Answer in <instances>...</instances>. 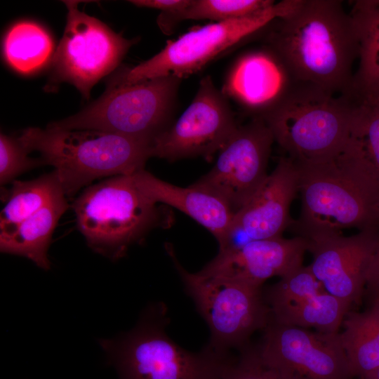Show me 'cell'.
I'll return each mask as SVG.
<instances>
[{"mask_svg":"<svg viewBox=\"0 0 379 379\" xmlns=\"http://www.w3.org/2000/svg\"><path fill=\"white\" fill-rule=\"evenodd\" d=\"M264 45L293 79L336 95H352L359 43L352 17L340 0H298L264 29Z\"/></svg>","mask_w":379,"mask_h":379,"instance_id":"cell-1","label":"cell"},{"mask_svg":"<svg viewBox=\"0 0 379 379\" xmlns=\"http://www.w3.org/2000/svg\"><path fill=\"white\" fill-rule=\"evenodd\" d=\"M295 163L301 197L293 222L298 236L312 240L350 228L379 230V181L346 146L327 161Z\"/></svg>","mask_w":379,"mask_h":379,"instance_id":"cell-2","label":"cell"},{"mask_svg":"<svg viewBox=\"0 0 379 379\" xmlns=\"http://www.w3.org/2000/svg\"><path fill=\"white\" fill-rule=\"evenodd\" d=\"M18 138L28 153L39 152L44 165L54 167L69 197L98 178L144 170L152 157L151 141L96 130L48 126L28 128Z\"/></svg>","mask_w":379,"mask_h":379,"instance_id":"cell-3","label":"cell"},{"mask_svg":"<svg viewBox=\"0 0 379 379\" xmlns=\"http://www.w3.org/2000/svg\"><path fill=\"white\" fill-rule=\"evenodd\" d=\"M357 98L295 81L280 104L262 119L274 141L295 162L327 161L345 146Z\"/></svg>","mask_w":379,"mask_h":379,"instance_id":"cell-4","label":"cell"},{"mask_svg":"<svg viewBox=\"0 0 379 379\" xmlns=\"http://www.w3.org/2000/svg\"><path fill=\"white\" fill-rule=\"evenodd\" d=\"M164 304L147 307L131 331L100 343L119 379H219L231 356L208 345L189 351L169 337Z\"/></svg>","mask_w":379,"mask_h":379,"instance_id":"cell-5","label":"cell"},{"mask_svg":"<svg viewBox=\"0 0 379 379\" xmlns=\"http://www.w3.org/2000/svg\"><path fill=\"white\" fill-rule=\"evenodd\" d=\"M158 204L138 189L132 175H120L88 187L72 207L88 246L117 260L151 230L167 226L168 217Z\"/></svg>","mask_w":379,"mask_h":379,"instance_id":"cell-6","label":"cell"},{"mask_svg":"<svg viewBox=\"0 0 379 379\" xmlns=\"http://www.w3.org/2000/svg\"><path fill=\"white\" fill-rule=\"evenodd\" d=\"M182 79L168 75L131 85L107 86L103 95L85 109L48 126L96 130L152 142L174 121Z\"/></svg>","mask_w":379,"mask_h":379,"instance_id":"cell-7","label":"cell"},{"mask_svg":"<svg viewBox=\"0 0 379 379\" xmlns=\"http://www.w3.org/2000/svg\"><path fill=\"white\" fill-rule=\"evenodd\" d=\"M188 295L211 333L207 345L215 352L230 354L248 345L251 336L267 325L271 312L262 287L244 281L187 272L171 246H166Z\"/></svg>","mask_w":379,"mask_h":379,"instance_id":"cell-8","label":"cell"},{"mask_svg":"<svg viewBox=\"0 0 379 379\" xmlns=\"http://www.w3.org/2000/svg\"><path fill=\"white\" fill-rule=\"evenodd\" d=\"M292 6V0H284L253 15L216 22L190 30L176 40L168 41L165 47L151 58L117 72L107 86L131 85L168 75L181 79L189 77L262 31L273 20L287 13Z\"/></svg>","mask_w":379,"mask_h":379,"instance_id":"cell-9","label":"cell"},{"mask_svg":"<svg viewBox=\"0 0 379 379\" xmlns=\"http://www.w3.org/2000/svg\"><path fill=\"white\" fill-rule=\"evenodd\" d=\"M64 3L67 22L52 58L51 82H68L88 98L94 85L118 66L135 41L79 11L78 1Z\"/></svg>","mask_w":379,"mask_h":379,"instance_id":"cell-10","label":"cell"},{"mask_svg":"<svg viewBox=\"0 0 379 379\" xmlns=\"http://www.w3.org/2000/svg\"><path fill=\"white\" fill-rule=\"evenodd\" d=\"M229 99L210 76L204 77L190 105L152 142V157L175 161L202 157L211 160L237 130Z\"/></svg>","mask_w":379,"mask_h":379,"instance_id":"cell-11","label":"cell"},{"mask_svg":"<svg viewBox=\"0 0 379 379\" xmlns=\"http://www.w3.org/2000/svg\"><path fill=\"white\" fill-rule=\"evenodd\" d=\"M256 350L286 379H353L339 333L282 324L272 317Z\"/></svg>","mask_w":379,"mask_h":379,"instance_id":"cell-12","label":"cell"},{"mask_svg":"<svg viewBox=\"0 0 379 379\" xmlns=\"http://www.w3.org/2000/svg\"><path fill=\"white\" fill-rule=\"evenodd\" d=\"M274 141L270 128L261 118H252L238 126L219 152L211 170L192 184L225 201L236 213L261 187Z\"/></svg>","mask_w":379,"mask_h":379,"instance_id":"cell-13","label":"cell"},{"mask_svg":"<svg viewBox=\"0 0 379 379\" xmlns=\"http://www.w3.org/2000/svg\"><path fill=\"white\" fill-rule=\"evenodd\" d=\"M298 192L297 166L288 156L282 157L250 201L234 213L219 252L253 240L282 237L293 222L290 208Z\"/></svg>","mask_w":379,"mask_h":379,"instance_id":"cell-14","label":"cell"},{"mask_svg":"<svg viewBox=\"0 0 379 379\" xmlns=\"http://www.w3.org/2000/svg\"><path fill=\"white\" fill-rule=\"evenodd\" d=\"M275 321L338 333L351 305L328 293L309 267L281 278L264 293Z\"/></svg>","mask_w":379,"mask_h":379,"instance_id":"cell-15","label":"cell"},{"mask_svg":"<svg viewBox=\"0 0 379 379\" xmlns=\"http://www.w3.org/2000/svg\"><path fill=\"white\" fill-rule=\"evenodd\" d=\"M308 241V251L313 257L309 266L325 290L351 306L358 303L370 262L379 244V230Z\"/></svg>","mask_w":379,"mask_h":379,"instance_id":"cell-16","label":"cell"},{"mask_svg":"<svg viewBox=\"0 0 379 379\" xmlns=\"http://www.w3.org/2000/svg\"><path fill=\"white\" fill-rule=\"evenodd\" d=\"M295 81L281 58L264 45L234 60L221 91L251 118L263 119L280 104Z\"/></svg>","mask_w":379,"mask_h":379,"instance_id":"cell-17","label":"cell"},{"mask_svg":"<svg viewBox=\"0 0 379 379\" xmlns=\"http://www.w3.org/2000/svg\"><path fill=\"white\" fill-rule=\"evenodd\" d=\"M309 241L300 236L248 241L218 255L199 274L248 282L262 287L273 277H284L303 266Z\"/></svg>","mask_w":379,"mask_h":379,"instance_id":"cell-18","label":"cell"},{"mask_svg":"<svg viewBox=\"0 0 379 379\" xmlns=\"http://www.w3.org/2000/svg\"><path fill=\"white\" fill-rule=\"evenodd\" d=\"M138 189L156 204H164L187 214L223 242L234 213L221 199L190 185L181 187L142 170L132 175Z\"/></svg>","mask_w":379,"mask_h":379,"instance_id":"cell-19","label":"cell"},{"mask_svg":"<svg viewBox=\"0 0 379 379\" xmlns=\"http://www.w3.org/2000/svg\"><path fill=\"white\" fill-rule=\"evenodd\" d=\"M62 194L13 228L0 232L2 253L25 257L39 267L49 270L48 250L53 231L69 205Z\"/></svg>","mask_w":379,"mask_h":379,"instance_id":"cell-20","label":"cell"},{"mask_svg":"<svg viewBox=\"0 0 379 379\" xmlns=\"http://www.w3.org/2000/svg\"><path fill=\"white\" fill-rule=\"evenodd\" d=\"M359 43L353 89L359 96L379 95V0L354 1L349 11Z\"/></svg>","mask_w":379,"mask_h":379,"instance_id":"cell-21","label":"cell"},{"mask_svg":"<svg viewBox=\"0 0 379 379\" xmlns=\"http://www.w3.org/2000/svg\"><path fill=\"white\" fill-rule=\"evenodd\" d=\"M339 333L353 378L362 379L379 367V302L364 312L346 314Z\"/></svg>","mask_w":379,"mask_h":379,"instance_id":"cell-22","label":"cell"},{"mask_svg":"<svg viewBox=\"0 0 379 379\" xmlns=\"http://www.w3.org/2000/svg\"><path fill=\"white\" fill-rule=\"evenodd\" d=\"M62 194L65 193L55 171L33 180H14L1 211L0 232L13 228Z\"/></svg>","mask_w":379,"mask_h":379,"instance_id":"cell-23","label":"cell"},{"mask_svg":"<svg viewBox=\"0 0 379 379\" xmlns=\"http://www.w3.org/2000/svg\"><path fill=\"white\" fill-rule=\"evenodd\" d=\"M53 43L39 25L23 21L14 25L4 41V53L10 66L22 74L40 69L51 58Z\"/></svg>","mask_w":379,"mask_h":379,"instance_id":"cell-24","label":"cell"},{"mask_svg":"<svg viewBox=\"0 0 379 379\" xmlns=\"http://www.w3.org/2000/svg\"><path fill=\"white\" fill-rule=\"evenodd\" d=\"M345 146L379 181V100L358 96Z\"/></svg>","mask_w":379,"mask_h":379,"instance_id":"cell-25","label":"cell"},{"mask_svg":"<svg viewBox=\"0 0 379 379\" xmlns=\"http://www.w3.org/2000/svg\"><path fill=\"white\" fill-rule=\"evenodd\" d=\"M275 4L272 0H192L182 11L161 13L157 22L165 33L185 20H211L218 22L245 18L259 13Z\"/></svg>","mask_w":379,"mask_h":379,"instance_id":"cell-26","label":"cell"},{"mask_svg":"<svg viewBox=\"0 0 379 379\" xmlns=\"http://www.w3.org/2000/svg\"><path fill=\"white\" fill-rule=\"evenodd\" d=\"M238 352L227 359L219 379H286L267 366L251 344Z\"/></svg>","mask_w":379,"mask_h":379,"instance_id":"cell-27","label":"cell"},{"mask_svg":"<svg viewBox=\"0 0 379 379\" xmlns=\"http://www.w3.org/2000/svg\"><path fill=\"white\" fill-rule=\"evenodd\" d=\"M18 138L0 135V183L5 185L34 167L44 165L42 159L31 158Z\"/></svg>","mask_w":379,"mask_h":379,"instance_id":"cell-28","label":"cell"},{"mask_svg":"<svg viewBox=\"0 0 379 379\" xmlns=\"http://www.w3.org/2000/svg\"><path fill=\"white\" fill-rule=\"evenodd\" d=\"M192 0H133L131 4L140 6L160 10L164 13H179L185 10Z\"/></svg>","mask_w":379,"mask_h":379,"instance_id":"cell-29","label":"cell"},{"mask_svg":"<svg viewBox=\"0 0 379 379\" xmlns=\"http://www.w3.org/2000/svg\"><path fill=\"white\" fill-rule=\"evenodd\" d=\"M372 303L379 302V244L370 262L366 278V286Z\"/></svg>","mask_w":379,"mask_h":379,"instance_id":"cell-30","label":"cell"},{"mask_svg":"<svg viewBox=\"0 0 379 379\" xmlns=\"http://www.w3.org/2000/svg\"><path fill=\"white\" fill-rule=\"evenodd\" d=\"M362 379H379V367L366 375Z\"/></svg>","mask_w":379,"mask_h":379,"instance_id":"cell-31","label":"cell"},{"mask_svg":"<svg viewBox=\"0 0 379 379\" xmlns=\"http://www.w3.org/2000/svg\"><path fill=\"white\" fill-rule=\"evenodd\" d=\"M376 98L379 100V95L376 97Z\"/></svg>","mask_w":379,"mask_h":379,"instance_id":"cell-32","label":"cell"}]
</instances>
